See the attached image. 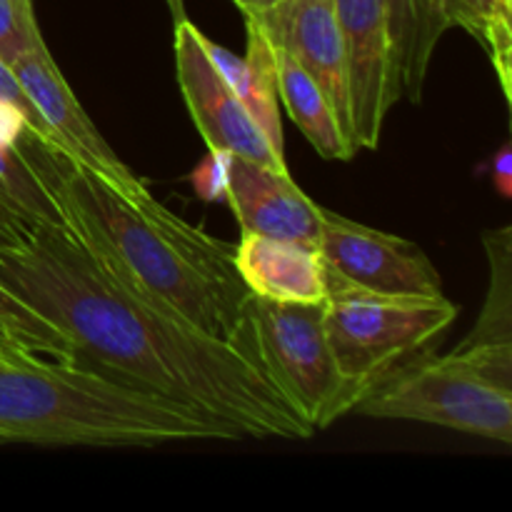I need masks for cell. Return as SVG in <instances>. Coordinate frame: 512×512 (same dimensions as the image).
I'll return each instance as SVG.
<instances>
[{
	"label": "cell",
	"mask_w": 512,
	"mask_h": 512,
	"mask_svg": "<svg viewBox=\"0 0 512 512\" xmlns=\"http://www.w3.org/2000/svg\"><path fill=\"white\" fill-rule=\"evenodd\" d=\"M200 38L203 33L190 18L175 23L178 83L200 138L205 140L208 150L238 155L275 170H288L285 155L275 153L233 88L220 78L215 65L205 55Z\"/></svg>",
	"instance_id": "cell-9"
},
{
	"label": "cell",
	"mask_w": 512,
	"mask_h": 512,
	"mask_svg": "<svg viewBox=\"0 0 512 512\" xmlns=\"http://www.w3.org/2000/svg\"><path fill=\"white\" fill-rule=\"evenodd\" d=\"M388 13L390 40L398 63L400 95L410 103L423 100L430 63L440 38L448 33L443 0H383Z\"/></svg>",
	"instance_id": "cell-15"
},
{
	"label": "cell",
	"mask_w": 512,
	"mask_h": 512,
	"mask_svg": "<svg viewBox=\"0 0 512 512\" xmlns=\"http://www.w3.org/2000/svg\"><path fill=\"white\" fill-rule=\"evenodd\" d=\"M233 265L253 295L275 303H325L328 283L318 243L243 233Z\"/></svg>",
	"instance_id": "cell-13"
},
{
	"label": "cell",
	"mask_w": 512,
	"mask_h": 512,
	"mask_svg": "<svg viewBox=\"0 0 512 512\" xmlns=\"http://www.w3.org/2000/svg\"><path fill=\"white\" fill-rule=\"evenodd\" d=\"M0 100L10 103L13 108H18L20 113H23L28 128L35 130L40 138H45L48 143L58 145V140H55V133L48 128V125H45V120L40 118V113L35 110V105L30 103V98L25 95V90L20 88L18 78H15L13 70H10V65L5 63V60H0Z\"/></svg>",
	"instance_id": "cell-22"
},
{
	"label": "cell",
	"mask_w": 512,
	"mask_h": 512,
	"mask_svg": "<svg viewBox=\"0 0 512 512\" xmlns=\"http://www.w3.org/2000/svg\"><path fill=\"white\" fill-rule=\"evenodd\" d=\"M233 345L315 433L355 413V398L325 333V303H275L250 295Z\"/></svg>",
	"instance_id": "cell-4"
},
{
	"label": "cell",
	"mask_w": 512,
	"mask_h": 512,
	"mask_svg": "<svg viewBox=\"0 0 512 512\" xmlns=\"http://www.w3.org/2000/svg\"><path fill=\"white\" fill-rule=\"evenodd\" d=\"M245 28H248V40H245V55L238 58L230 50H225L223 45L213 43L210 38L203 40L205 55L210 58V63L215 65V70L220 73V78L233 88V93L238 95L243 108L248 110L250 118L258 123V128L263 130V135L268 138V143L273 145L275 153L285 155L283 145V125H280V113H278V73H275V48L270 45V40L265 38V33L260 30L258 23H253L250 18H245Z\"/></svg>",
	"instance_id": "cell-14"
},
{
	"label": "cell",
	"mask_w": 512,
	"mask_h": 512,
	"mask_svg": "<svg viewBox=\"0 0 512 512\" xmlns=\"http://www.w3.org/2000/svg\"><path fill=\"white\" fill-rule=\"evenodd\" d=\"M328 290L353 288L378 295H443V280L423 248L398 235L365 228L323 208L318 240Z\"/></svg>",
	"instance_id": "cell-7"
},
{
	"label": "cell",
	"mask_w": 512,
	"mask_h": 512,
	"mask_svg": "<svg viewBox=\"0 0 512 512\" xmlns=\"http://www.w3.org/2000/svg\"><path fill=\"white\" fill-rule=\"evenodd\" d=\"M35 43H43L40 28L25 23L10 0H0V60L10 65Z\"/></svg>",
	"instance_id": "cell-21"
},
{
	"label": "cell",
	"mask_w": 512,
	"mask_h": 512,
	"mask_svg": "<svg viewBox=\"0 0 512 512\" xmlns=\"http://www.w3.org/2000/svg\"><path fill=\"white\" fill-rule=\"evenodd\" d=\"M0 208L28 228L35 225L68 228L63 210L23 158L18 143H5V140H0Z\"/></svg>",
	"instance_id": "cell-18"
},
{
	"label": "cell",
	"mask_w": 512,
	"mask_h": 512,
	"mask_svg": "<svg viewBox=\"0 0 512 512\" xmlns=\"http://www.w3.org/2000/svg\"><path fill=\"white\" fill-rule=\"evenodd\" d=\"M225 200L243 233L280 240L318 243L323 208L303 193L288 170H275L248 158H225Z\"/></svg>",
	"instance_id": "cell-12"
},
{
	"label": "cell",
	"mask_w": 512,
	"mask_h": 512,
	"mask_svg": "<svg viewBox=\"0 0 512 512\" xmlns=\"http://www.w3.org/2000/svg\"><path fill=\"white\" fill-rule=\"evenodd\" d=\"M0 335H5L10 345L28 350V353L73 363L68 338L38 310L10 293L3 283H0Z\"/></svg>",
	"instance_id": "cell-20"
},
{
	"label": "cell",
	"mask_w": 512,
	"mask_h": 512,
	"mask_svg": "<svg viewBox=\"0 0 512 512\" xmlns=\"http://www.w3.org/2000/svg\"><path fill=\"white\" fill-rule=\"evenodd\" d=\"M508 3H512V0H508Z\"/></svg>",
	"instance_id": "cell-30"
},
{
	"label": "cell",
	"mask_w": 512,
	"mask_h": 512,
	"mask_svg": "<svg viewBox=\"0 0 512 512\" xmlns=\"http://www.w3.org/2000/svg\"><path fill=\"white\" fill-rule=\"evenodd\" d=\"M18 150L60 205L70 233L115 278L233 345L253 295L233 265L235 245L188 225L153 195L130 198L28 125Z\"/></svg>",
	"instance_id": "cell-2"
},
{
	"label": "cell",
	"mask_w": 512,
	"mask_h": 512,
	"mask_svg": "<svg viewBox=\"0 0 512 512\" xmlns=\"http://www.w3.org/2000/svg\"><path fill=\"white\" fill-rule=\"evenodd\" d=\"M225 158H228V153L210 150L208 158L193 170L190 183H193L198 198L208 200V203L225 200Z\"/></svg>",
	"instance_id": "cell-23"
},
{
	"label": "cell",
	"mask_w": 512,
	"mask_h": 512,
	"mask_svg": "<svg viewBox=\"0 0 512 512\" xmlns=\"http://www.w3.org/2000/svg\"><path fill=\"white\" fill-rule=\"evenodd\" d=\"M358 150H375L400 98L398 63L383 0H333Z\"/></svg>",
	"instance_id": "cell-8"
},
{
	"label": "cell",
	"mask_w": 512,
	"mask_h": 512,
	"mask_svg": "<svg viewBox=\"0 0 512 512\" xmlns=\"http://www.w3.org/2000/svg\"><path fill=\"white\" fill-rule=\"evenodd\" d=\"M275 73H278V98L283 100L288 115L305 140L313 145L315 153L325 160H353L355 153L350 150L323 90L280 48H275Z\"/></svg>",
	"instance_id": "cell-16"
},
{
	"label": "cell",
	"mask_w": 512,
	"mask_h": 512,
	"mask_svg": "<svg viewBox=\"0 0 512 512\" xmlns=\"http://www.w3.org/2000/svg\"><path fill=\"white\" fill-rule=\"evenodd\" d=\"M170 8V15H173V20L178 23V20H185L188 15H185V0H165Z\"/></svg>",
	"instance_id": "cell-28"
},
{
	"label": "cell",
	"mask_w": 512,
	"mask_h": 512,
	"mask_svg": "<svg viewBox=\"0 0 512 512\" xmlns=\"http://www.w3.org/2000/svg\"><path fill=\"white\" fill-rule=\"evenodd\" d=\"M490 260V290L478 323L460 345L512 343V230H488L483 235Z\"/></svg>",
	"instance_id": "cell-19"
},
{
	"label": "cell",
	"mask_w": 512,
	"mask_h": 512,
	"mask_svg": "<svg viewBox=\"0 0 512 512\" xmlns=\"http://www.w3.org/2000/svg\"><path fill=\"white\" fill-rule=\"evenodd\" d=\"M0 345H10L8 340H5V335H0Z\"/></svg>",
	"instance_id": "cell-29"
},
{
	"label": "cell",
	"mask_w": 512,
	"mask_h": 512,
	"mask_svg": "<svg viewBox=\"0 0 512 512\" xmlns=\"http://www.w3.org/2000/svg\"><path fill=\"white\" fill-rule=\"evenodd\" d=\"M493 183L500 190L503 198L512 195V150L510 145H503L498 153V158L493 160Z\"/></svg>",
	"instance_id": "cell-24"
},
{
	"label": "cell",
	"mask_w": 512,
	"mask_h": 512,
	"mask_svg": "<svg viewBox=\"0 0 512 512\" xmlns=\"http://www.w3.org/2000/svg\"><path fill=\"white\" fill-rule=\"evenodd\" d=\"M0 283L68 338L83 368L173 400L238 438L315 435L235 345L115 278L68 228L35 225L0 245Z\"/></svg>",
	"instance_id": "cell-1"
},
{
	"label": "cell",
	"mask_w": 512,
	"mask_h": 512,
	"mask_svg": "<svg viewBox=\"0 0 512 512\" xmlns=\"http://www.w3.org/2000/svg\"><path fill=\"white\" fill-rule=\"evenodd\" d=\"M10 70L18 78L20 88L25 90L30 103L35 105L40 118L55 133L58 148L63 153L73 155L75 160L93 168L95 173L103 175L105 180H110L115 188L123 190L130 198L150 195L148 188L135 178L133 170L118 158V153L98 133L93 120L88 118L83 105L70 90V85L65 83L53 55L45 48V40L30 45L23 55H18L10 63Z\"/></svg>",
	"instance_id": "cell-10"
},
{
	"label": "cell",
	"mask_w": 512,
	"mask_h": 512,
	"mask_svg": "<svg viewBox=\"0 0 512 512\" xmlns=\"http://www.w3.org/2000/svg\"><path fill=\"white\" fill-rule=\"evenodd\" d=\"M245 18L258 23L265 38L275 48L285 50L315 80V85L328 98L350 150L358 155L343 38H340L333 0H280Z\"/></svg>",
	"instance_id": "cell-11"
},
{
	"label": "cell",
	"mask_w": 512,
	"mask_h": 512,
	"mask_svg": "<svg viewBox=\"0 0 512 512\" xmlns=\"http://www.w3.org/2000/svg\"><path fill=\"white\" fill-rule=\"evenodd\" d=\"M455 318L458 305L445 295L420 298L353 288L328 290L325 333L355 408L403 365L428 353Z\"/></svg>",
	"instance_id": "cell-5"
},
{
	"label": "cell",
	"mask_w": 512,
	"mask_h": 512,
	"mask_svg": "<svg viewBox=\"0 0 512 512\" xmlns=\"http://www.w3.org/2000/svg\"><path fill=\"white\" fill-rule=\"evenodd\" d=\"M238 433L70 360L0 345V443L153 448Z\"/></svg>",
	"instance_id": "cell-3"
},
{
	"label": "cell",
	"mask_w": 512,
	"mask_h": 512,
	"mask_svg": "<svg viewBox=\"0 0 512 512\" xmlns=\"http://www.w3.org/2000/svg\"><path fill=\"white\" fill-rule=\"evenodd\" d=\"M233 3L243 10V15H253V13H260V10L270 8V5L280 3V0H233Z\"/></svg>",
	"instance_id": "cell-26"
},
{
	"label": "cell",
	"mask_w": 512,
	"mask_h": 512,
	"mask_svg": "<svg viewBox=\"0 0 512 512\" xmlns=\"http://www.w3.org/2000/svg\"><path fill=\"white\" fill-rule=\"evenodd\" d=\"M10 3H13V8L18 10V15L25 20V23L33 25V28H38V20H35V10H33V0H10Z\"/></svg>",
	"instance_id": "cell-27"
},
{
	"label": "cell",
	"mask_w": 512,
	"mask_h": 512,
	"mask_svg": "<svg viewBox=\"0 0 512 512\" xmlns=\"http://www.w3.org/2000/svg\"><path fill=\"white\" fill-rule=\"evenodd\" d=\"M448 25L468 30L490 55L505 100L512 95V3L508 0H443Z\"/></svg>",
	"instance_id": "cell-17"
},
{
	"label": "cell",
	"mask_w": 512,
	"mask_h": 512,
	"mask_svg": "<svg viewBox=\"0 0 512 512\" xmlns=\"http://www.w3.org/2000/svg\"><path fill=\"white\" fill-rule=\"evenodd\" d=\"M28 230V225H23L18 218H13V215L0 208V245L18 243Z\"/></svg>",
	"instance_id": "cell-25"
},
{
	"label": "cell",
	"mask_w": 512,
	"mask_h": 512,
	"mask_svg": "<svg viewBox=\"0 0 512 512\" xmlns=\"http://www.w3.org/2000/svg\"><path fill=\"white\" fill-rule=\"evenodd\" d=\"M358 413L440 425L512 443V393L475 375L453 353H423L360 400Z\"/></svg>",
	"instance_id": "cell-6"
}]
</instances>
